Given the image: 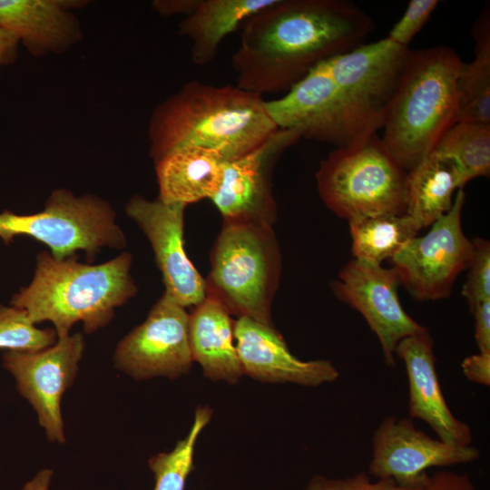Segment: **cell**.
Masks as SVG:
<instances>
[{
    "label": "cell",
    "mask_w": 490,
    "mask_h": 490,
    "mask_svg": "<svg viewBox=\"0 0 490 490\" xmlns=\"http://www.w3.org/2000/svg\"><path fill=\"white\" fill-rule=\"evenodd\" d=\"M77 258L59 260L48 251L39 252L33 279L11 300L34 324L51 322L57 339L69 336L78 322L87 334L105 327L115 309L137 293L129 252L96 265L81 263Z\"/></svg>",
    "instance_id": "3"
},
{
    "label": "cell",
    "mask_w": 490,
    "mask_h": 490,
    "mask_svg": "<svg viewBox=\"0 0 490 490\" xmlns=\"http://www.w3.org/2000/svg\"><path fill=\"white\" fill-rule=\"evenodd\" d=\"M395 355L404 362L407 375L410 417L426 422L445 443L472 445L470 426L454 416L443 395L428 328L403 338Z\"/></svg>",
    "instance_id": "18"
},
{
    "label": "cell",
    "mask_w": 490,
    "mask_h": 490,
    "mask_svg": "<svg viewBox=\"0 0 490 490\" xmlns=\"http://www.w3.org/2000/svg\"><path fill=\"white\" fill-rule=\"evenodd\" d=\"M198 0H157L152 3L155 11L162 16L188 15Z\"/></svg>",
    "instance_id": "35"
},
{
    "label": "cell",
    "mask_w": 490,
    "mask_h": 490,
    "mask_svg": "<svg viewBox=\"0 0 490 490\" xmlns=\"http://www.w3.org/2000/svg\"><path fill=\"white\" fill-rule=\"evenodd\" d=\"M398 277L393 267L384 268L353 259L332 280L330 288L342 302L358 311L377 336L388 366L405 338L425 331L404 309L397 294Z\"/></svg>",
    "instance_id": "13"
},
{
    "label": "cell",
    "mask_w": 490,
    "mask_h": 490,
    "mask_svg": "<svg viewBox=\"0 0 490 490\" xmlns=\"http://www.w3.org/2000/svg\"><path fill=\"white\" fill-rule=\"evenodd\" d=\"M243 24L231 57L237 86L261 96L288 92L320 63L365 44L375 29L348 0H275Z\"/></svg>",
    "instance_id": "1"
},
{
    "label": "cell",
    "mask_w": 490,
    "mask_h": 490,
    "mask_svg": "<svg viewBox=\"0 0 490 490\" xmlns=\"http://www.w3.org/2000/svg\"><path fill=\"white\" fill-rule=\"evenodd\" d=\"M281 269L272 225L223 221L211 253L206 296L217 299L230 315L273 327L271 303Z\"/></svg>",
    "instance_id": "5"
},
{
    "label": "cell",
    "mask_w": 490,
    "mask_h": 490,
    "mask_svg": "<svg viewBox=\"0 0 490 490\" xmlns=\"http://www.w3.org/2000/svg\"><path fill=\"white\" fill-rule=\"evenodd\" d=\"M465 201L464 189L457 190L450 210L390 260L399 283L416 300L449 297L455 280L471 263L473 241L462 229Z\"/></svg>",
    "instance_id": "8"
},
{
    "label": "cell",
    "mask_w": 490,
    "mask_h": 490,
    "mask_svg": "<svg viewBox=\"0 0 490 490\" xmlns=\"http://www.w3.org/2000/svg\"><path fill=\"white\" fill-rule=\"evenodd\" d=\"M475 57L462 62L457 77L456 122L490 123V15L483 10L474 24Z\"/></svg>",
    "instance_id": "24"
},
{
    "label": "cell",
    "mask_w": 490,
    "mask_h": 490,
    "mask_svg": "<svg viewBox=\"0 0 490 490\" xmlns=\"http://www.w3.org/2000/svg\"><path fill=\"white\" fill-rule=\"evenodd\" d=\"M56 341L54 328H39L24 309L0 305V348L34 352L47 348Z\"/></svg>",
    "instance_id": "28"
},
{
    "label": "cell",
    "mask_w": 490,
    "mask_h": 490,
    "mask_svg": "<svg viewBox=\"0 0 490 490\" xmlns=\"http://www.w3.org/2000/svg\"><path fill=\"white\" fill-rule=\"evenodd\" d=\"M190 346L193 362L212 381L236 384L243 376L234 338V321L225 307L212 297L190 314Z\"/></svg>",
    "instance_id": "20"
},
{
    "label": "cell",
    "mask_w": 490,
    "mask_h": 490,
    "mask_svg": "<svg viewBox=\"0 0 490 490\" xmlns=\"http://www.w3.org/2000/svg\"><path fill=\"white\" fill-rule=\"evenodd\" d=\"M301 139L293 129H279L257 149L226 162L220 186L211 201L223 221H254L273 226L277 205L271 175L282 153Z\"/></svg>",
    "instance_id": "16"
},
{
    "label": "cell",
    "mask_w": 490,
    "mask_h": 490,
    "mask_svg": "<svg viewBox=\"0 0 490 490\" xmlns=\"http://www.w3.org/2000/svg\"><path fill=\"white\" fill-rule=\"evenodd\" d=\"M234 338L243 375L258 381L318 387L339 377L329 360L303 361L296 358L274 327L238 318Z\"/></svg>",
    "instance_id": "17"
},
{
    "label": "cell",
    "mask_w": 490,
    "mask_h": 490,
    "mask_svg": "<svg viewBox=\"0 0 490 490\" xmlns=\"http://www.w3.org/2000/svg\"><path fill=\"white\" fill-rule=\"evenodd\" d=\"M279 130L263 96L230 84L185 83L152 112L149 154L154 161L180 148L198 147L225 162L245 156Z\"/></svg>",
    "instance_id": "2"
},
{
    "label": "cell",
    "mask_w": 490,
    "mask_h": 490,
    "mask_svg": "<svg viewBox=\"0 0 490 490\" xmlns=\"http://www.w3.org/2000/svg\"><path fill=\"white\" fill-rule=\"evenodd\" d=\"M19 44L20 42L15 34L0 27V67L15 62Z\"/></svg>",
    "instance_id": "36"
},
{
    "label": "cell",
    "mask_w": 490,
    "mask_h": 490,
    "mask_svg": "<svg viewBox=\"0 0 490 490\" xmlns=\"http://www.w3.org/2000/svg\"><path fill=\"white\" fill-rule=\"evenodd\" d=\"M275 0H198L180 22L179 34L191 43V59L206 65L218 54L220 43L240 24Z\"/></svg>",
    "instance_id": "22"
},
{
    "label": "cell",
    "mask_w": 490,
    "mask_h": 490,
    "mask_svg": "<svg viewBox=\"0 0 490 490\" xmlns=\"http://www.w3.org/2000/svg\"><path fill=\"white\" fill-rule=\"evenodd\" d=\"M461 187L455 163L436 151L407 172L406 214L421 230L430 227L452 207L454 192Z\"/></svg>",
    "instance_id": "23"
},
{
    "label": "cell",
    "mask_w": 490,
    "mask_h": 490,
    "mask_svg": "<svg viewBox=\"0 0 490 490\" xmlns=\"http://www.w3.org/2000/svg\"><path fill=\"white\" fill-rule=\"evenodd\" d=\"M185 309L163 292L146 319L117 345L116 368L138 380L189 373L193 359Z\"/></svg>",
    "instance_id": "10"
},
{
    "label": "cell",
    "mask_w": 490,
    "mask_h": 490,
    "mask_svg": "<svg viewBox=\"0 0 490 490\" xmlns=\"http://www.w3.org/2000/svg\"><path fill=\"white\" fill-rule=\"evenodd\" d=\"M185 208L183 204L166 203L159 198L150 201L136 194L128 201L125 212L151 243L164 293L187 308L205 299L206 285L184 250Z\"/></svg>",
    "instance_id": "15"
},
{
    "label": "cell",
    "mask_w": 490,
    "mask_h": 490,
    "mask_svg": "<svg viewBox=\"0 0 490 490\" xmlns=\"http://www.w3.org/2000/svg\"><path fill=\"white\" fill-rule=\"evenodd\" d=\"M355 260L382 265L419 230L407 214H384L348 221Z\"/></svg>",
    "instance_id": "25"
},
{
    "label": "cell",
    "mask_w": 490,
    "mask_h": 490,
    "mask_svg": "<svg viewBox=\"0 0 490 490\" xmlns=\"http://www.w3.org/2000/svg\"><path fill=\"white\" fill-rule=\"evenodd\" d=\"M279 129H293L301 138L344 147L375 131L348 103L326 61L312 68L281 98L266 101Z\"/></svg>",
    "instance_id": "9"
},
{
    "label": "cell",
    "mask_w": 490,
    "mask_h": 490,
    "mask_svg": "<svg viewBox=\"0 0 490 490\" xmlns=\"http://www.w3.org/2000/svg\"><path fill=\"white\" fill-rule=\"evenodd\" d=\"M456 166L461 187L490 174V123L456 122L443 135L436 150Z\"/></svg>",
    "instance_id": "26"
},
{
    "label": "cell",
    "mask_w": 490,
    "mask_h": 490,
    "mask_svg": "<svg viewBox=\"0 0 490 490\" xmlns=\"http://www.w3.org/2000/svg\"><path fill=\"white\" fill-rule=\"evenodd\" d=\"M480 450L470 446L447 444L416 427L411 418L387 416L372 436L368 475L393 479L416 489L428 480L426 470L467 464L479 459Z\"/></svg>",
    "instance_id": "11"
},
{
    "label": "cell",
    "mask_w": 490,
    "mask_h": 490,
    "mask_svg": "<svg viewBox=\"0 0 490 490\" xmlns=\"http://www.w3.org/2000/svg\"><path fill=\"white\" fill-rule=\"evenodd\" d=\"M159 199L187 206L217 193L225 161L215 152L198 147L173 150L154 161Z\"/></svg>",
    "instance_id": "21"
},
{
    "label": "cell",
    "mask_w": 490,
    "mask_h": 490,
    "mask_svg": "<svg viewBox=\"0 0 490 490\" xmlns=\"http://www.w3.org/2000/svg\"><path fill=\"white\" fill-rule=\"evenodd\" d=\"M462 62L448 46L411 50L380 137L406 172L433 152L456 122Z\"/></svg>",
    "instance_id": "4"
},
{
    "label": "cell",
    "mask_w": 490,
    "mask_h": 490,
    "mask_svg": "<svg viewBox=\"0 0 490 490\" xmlns=\"http://www.w3.org/2000/svg\"><path fill=\"white\" fill-rule=\"evenodd\" d=\"M461 368L466 377L476 384L490 386V351H478L464 358Z\"/></svg>",
    "instance_id": "33"
},
{
    "label": "cell",
    "mask_w": 490,
    "mask_h": 490,
    "mask_svg": "<svg viewBox=\"0 0 490 490\" xmlns=\"http://www.w3.org/2000/svg\"><path fill=\"white\" fill-rule=\"evenodd\" d=\"M410 53L386 37L326 61L348 103L377 132L383 127Z\"/></svg>",
    "instance_id": "12"
},
{
    "label": "cell",
    "mask_w": 490,
    "mask_h": 490,
    "mask_svg": "<svg viewBox=\"0 0 490 490\" xmlns=\"http://www.w3.org/2000/svg\"><path fill=\"white\" fill-rule=\"evenodd\" d=\"M472 241L473 257L462 288V295L469 309L490 300V242L482 238H475Z\"/></svg>",
    "instance_id": "29"
},
{
    "label": "cell",
    "mask_w": 490,
    "mask_h": 490,
    "mask_svg": "<svg viewBox=\"0 0 490 490\" xmlns=\"http://www.w3.org/2000/svg\"><path fill=\"white\" fill-rule=\"evenodd\" d=\"M417 490H476V487L467 474L440 470L429 475Z\"/></svg>",
    "instance_id": "32"
},
{
    "label": "cell",
    "mask_w": 490,
    "mask_h": 490,
    "mask_svg": "<svg viewBox=\"0 0 490 490\" xmlns=\"http://www.w3.org/2000/svg\"><path fill=\"white\" fill-rule=\"evenodd\" d=\"M437 0H411L403 15L387 36L392 42L408 47L438 6Z\"/></svg>",
    "instance_id": "30"
},
{
    "label": "cell",
    "mask_w": 490,
    "mask_h": 490,
    "mask_svg": "<svg viewBox=\"0 0 490 490\" xmlns=\"http://www.w3.org/2000/svg\"><path fill=\"white\" fill-rule=\"evenodd\" d=\"M115 218L110 203L99 196H75L59 188L52 191L40 212L0 213V238L8 244L15 236L31 237L48 246L51 255L59 260L83 250L90 262L103 248L125 247V235Z\"/></svg>",
    "instance_id": "7"
},
{
    "label": "cell",
    "mask_w": 490,
    "mask_h": 490,
    "mask_svg": "<svg viewBox=\"0 0 490 490\" xmlns=\"http://www.w3.org/2000/svg\"><path fill=\"white\" fill-rule=\"evenodd\" d=\"M475 318V339L478 351H490V300L469 309Z\"/></svg>",
    "instance_id": "34"
},
{
    "label": "cell",
    "mask_w": 490,
    "mask_h": 490,
    "mask_svg": "<svg viewBox=\"0 0 490 490\" xmlns=\"http://www.w3.org/2000/svg\"><path fill=\"white\" fill-rule=\"evenodd\" d=\"M403 487L390 478L372 480L368 472L360 471L352 476L329 478L321 475L312 476L304 490H417Z\"/></svg>",
    "instance_id": "31"
},
{
    "label": "cell",
    "mask_w": 490,
    "mask_h": 490,
    "mask_svg": "<svg viewBox=\"0 0 490 490\" xmlns=\"http://www.w3.org/2000/svg\"><path fill=\"white\" fill-rule=\"evenodd\" d=\"M83 349V337L75 333L43 350H10L4 356L5 368L15 377L20 394L34 408L51 442L65 441L61 400L76 377Z\"/></svg>",
    "instance_id": "14"
},
{
    "label": "cell",
    "mask_w": 490,
    "mask_h": 490,
    "mask_svg": "<svg viewBox=\"0 0 490 490\" xmlns=\"http://www.w3.org/2000/svg\"><path fill=\"white\" fill-rule=\"evenodd\" d=\"M53 474V470L48 468L38 471L36 475L24 485L22 490H48Z\"/></svg>",
    "instance_id": "37"
},
{
    "label": "cell",
    "mask_w": 490,
    "mask_h": 490,
    "mask_svg": "<svg viewBox=\"0 0 490 490\" xmlns=\"http://www.w3.org/2000/svg\"><path fill=\"white\" fill-rule=\"evenodd\" d=\"M211 416L210 407H199L187 436L179 440L172 451L159 453L149 459V467L154 475L153 490H184L193 469L197 440Z\"/></svg>",
    "instance_id": "27"
},
{
    "label": "cell",
    "mask_w": 490,
    "mask_h": 490,
    "mask_svg": "<svg viewBox=\"0 0 490 490\" xmlns=\"http://www.w3.org/2000/svg\"><path fill=\"white\" fill-rule=\"evenodd\" d=\"M78 0H0V27L15 34L35 56L62 54L82 41L80 21L72 9Z\"/></svg>",
    "instance_id": "19"
},
{
    "label": "cell",
    "mask_w": 490,
    "mask_h": 490,
    "mask_svg": "<svg viewBox=\"0 0 490 490\" xmlns=\"http://www.w3.org/2000/svg\"><path fill=\"white\" fill-rule=\"evenodd\" d=\"M407 172L373 133L324 158L316 172L326 207L348 221L384 214H406Z\"/></svg>",
    "instance_id": "6"
}]
</instances>
